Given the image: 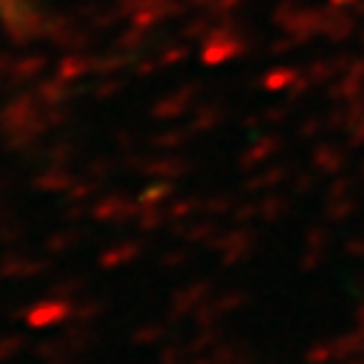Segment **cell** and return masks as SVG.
I'll list each match as a JSON object with an SVG mask.
<instances>
[{
    "label": "cell",
    "instance_id": "1",
    "mask_svg": "<svg viewBox=\"0 0 364 364\" xmlns=\"http://www.w3.org/2000/svg\"><path fill=\"white\" fill-rule=\"evenodd\" d=\"M67 313V306L64 304H49V301H46V304H40V306H33V310L28 313V322L31 325H49V322H58V318Z\"/></svg>",
    "mask_w": 364,
    "mask_h": 364
},
{
    "label": "cell",
    "instance_id": "2",
    "mask_svg": "<svg viewBox=\"0 0 364 364\" xmlns=\"http://www.w3.org/2000/svg\"><path fill=\"white\" fill-rule=\"evenodd\" d=\"M18 346H21L18 337H6V343H0V358H9L13 352H18Z\"/></svg>",
    "mask_w": 364,
    "mask_h": 364
}]
</instances>
